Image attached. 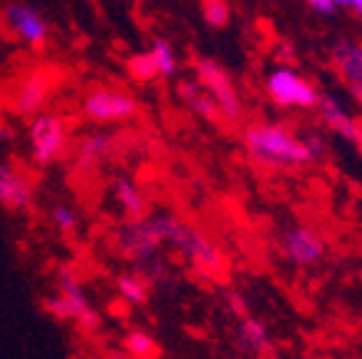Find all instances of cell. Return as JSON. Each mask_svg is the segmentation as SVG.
Wrapping results in <instances>:
<instances>
[{
  "instance_id": "1",
  "label": "cell",
  "mask_w": 362,
  "mask_h": 359,
  "mask_svg": "<svg viewBox=\"0 0 362 359\" xmlns=\"http://www.w3.org/2000/svg\"><path fill=\"white\" fill-rule=\"evenodd\" d=\"M242 146L259 166L300 169L312 166L325 156L322 141L317 136H297L282 124H249L242 131Z\"/></svg>"
},
{
  "instance_id": "2",
  "label": "cell",
  "mask_w": 362,
  "mask_h": 359,
  "mask_svg": "<svg viewBox=\"0 0 362 359\" xmlns=\"http://www.w3.org/2000/svg\"><path fill=\"white\" fill-rule=\"evenodd\" d=\"M164 236L174 252H179L184 257L189 266L199 269L206 276H219L226 269L224 252L216 247V242L211 236H206L204 231L194 229L187 221L176 219L171 213H164Z\"/></svg>"
},
{
  "instance_id": "3",
  "label": "cell",
  "mask_w": 362,
  "mask_h": 359,
  "mask_svg": "<svg viewBox=\"0 0 362 359\" xmlns=\"http://www.w3.org/2000/svg\"><path fill=\"white\" fill-rule=\"evenodd\" d=\"M58 289L43 299V309L53 319L61 322H76L83 329H96L101 324V314L90 307L88 294H86L83 284H81L78 274L74 269L63 266L56 274Z\"/></svg>"
},
{
  "instance_id": "4",
  "label": "cell",
  "mask_w": 362,
  "mask_h": 359,
  "mask_svg": "<svg viewBox=\"0 0 362 359\" xmlns=\"http://www.w3.org/2000/svg\"><path fill=\"white\" fill-rule=\"evenodd\" d=\"M25 134H28L30 158L40 169H48V166L58 163L71 146V131H68L66 118L58 116V113L43 111L33 116Z\"/></svg>"
},
{
  "instance_id": "5",
  "label": "cell",
  "mask_w": 362,
  "mask_h": 359,
  "mask_svg": "<svg viewBox=\"0 0 362 359\" xmlns=\"http://www.w3.org/2000/svg\"><path fill=\"white\" fill-rule=\"evenodd\" d=\"M81 113L86 121L96 126H116L139 116V101L134 93L124 88L98 86L81 98Z\"/></svg>"
},
{
  "instance_id": "6",
  "label": "cell",
  "mask_w": 362,
  "mask_h": 359,
  "mask_svg": "<svg viewBox=\"0 0 362 359\" xmlns=\"http://www.w3.org/2000/svg\"><path fill=\"white\" fill-rule=\"evenodd\" d=\"M194 78L209 90V95L216 101L221 121H226V124H239L242 121L244 116L242 95H239L229 71L221 63L211 61V58H197L194 61Z\"/></svg>"
},
{
  "instance_id": "7",
  "label": "cell",
  "mask_w": 362,
  "mask_h": 359,
  "mask_svg": "<svg viewBox=\"0 0 362 359\" xmlns=\"http://www.w3.org/2000/svg\"><path fill=\"white\" fill-rule=\"evenodd\" d=\"M264 90L272 98V103L279 108H302L310 111L320 101V90L315 88L310 78L300 76L292 68H277L272 71L264 81Z\"/></svg>"
},
{
  "instance_id": "8",
  "label": "cell",
  "mask_w": 362,
  "mask_h": 359,
  "mask_svg": "<svg viewBox=\"0 0 362 359\" xmlns=\"http://www.w3.org/2000/svg\"><path fill=\"white\" fill-rule=\"evenodd\" d=\"M166 244L164 236V213H153V216H141V219H131L124 229L119 231V247L126 257L136 261H151L161 247Z\"/></svg>"
},
{
  "instance_id": "9",
  "label": "cell",
  "mask_w": 362,
  "mask_h": 359,
  "mask_svg": "<svg viewBox=\"0 0 362 359\" xmlns=\"http://www.w3.org/2000/svg\"><path fill=\"white\" fill-rule=\"evenodd\" d=\"M58 86V73L53 68H33L23 76L11 95V111L16 116L33 118L43 113V108L51 101L53 90Z\"/></svg>"
},
{
  "instance_id": "10",
  "label": "cell",
  "mask_w": 362,
  "mask_h": 359,
  "mask_svg": "<svg viewBox=\"0 0 362 359\" xmlns=\"http://www.w3.org/2000/svg\"><path fill=\"white\" fill-rule=\"evenodd\" d=\"M279 252L297 269H312V266L322 264V259L327 257V242L312 226L292 224L279 236Z\"/></svg>"
},
{
  "instance_id": "11",
  "label": "cell",
  "mask_w": 362,
  "mask_h": 359,
  "mask_svg": "<svg viewBox=\"0 0 362 359\" xmlns=\"http://www.w3.org/2000/svg\"><path fill=\"white\" fill-rule=\"evenodd\" d=\"M35 201V186L30 176L13 161H0V208L25 211Z\"/></svg>"
},
{
  "instance_id": "12",
  "label": "cell",
  "mask_w": 362,
  "mask_h": 359,
  "mask_svg": "<svg viewBox=\"0 0 362 359\" xmlns=\"http://www.w3.org/2000/svg\"><path fill=\"white\" fill-rule=\"evenodd\" d=\"M6 25L30 48H43L48 40V20L35 8L13 3L6 8Z\"/></svg>"
},
{
  "instance_id": "13",
  "label": "cell",
  "mask_w": 362,
  "mask_h": 359,
  "mask_svg": "<svg viewBox=\"0 0 362 359\" xmlns=\"http://www.w3.org/2000/svg\"><path fill=\"white\" fill-rule=\"evenodd\" d=\"M332 66L339 73L342 83L362 103V45L339 40L332 48Z\"/></svg>"
},
{
  "instance_id": "14",
  "label": "cell",
  "mask_w": 362,
  "mask_h": 359,
  "mask_svg": "<svg viewBox=\"0 0 362 359\" xmlns=\"http://www.w3.org/2000/svg\"><path fill=\"white\" fill-rule=\"evenodd\" d=\"M116 136L108 131H93V134L83 136L76 148V169L78 171H93L101 163L116 153Z\"/></svg>"
},
{
  "instance_id": "15",
  "label": "cell",
  "mask_w": 362,
  "mask_h": 359,
  "mask_svg": "<svg viewBox=\"0 0 362 359\" xmlns=\"http://www.w3.org/2000/svg\"><path fill=\"white\" fill-rule=\"evenodd\" d=\"M176 95H179V101L189 108L197 118L206 121V124H219L221 121V113L216 101L209 95V90L204 88L197 78H187V81H179L176 86Z\"/></svg>"
},
{
  "instance_id": "16",
  "label": "cell",
  "mask_w": 362,
  "mask_h": 359,
  "mask_svg": "<svg viewBox=\"0 0 362 359\" xmlns=\"http://www.w3.org/2000/svg\"><path fill=\"white\" fill-rule=\"evenodd\" d=\"M317 116L327 126L332 134L342 136L347 139L350 143H355V136H357V118L347 111L342 103L329 93H320V101H317Z\"/></svg>"
},
{
  "instance_id": "17",
  "label": "cell",
  "mask_w": 362,
  "mask_h": 359,
  "mask_svg": "<svg viewBox=\"0 0 362 359\" xmlns=\"http://www.w3.org/2000/svg\"><path fill=\"white\" fill-rule=\"evenodd\" d=\"M111 196H113V204L121 208V213H126L129 219H141L146 216V194L136 179L131 176H116L111 181Z\"/></svg>"
},
{
  "instance_id": "18",
  "label": "cell",
  "mask_w": 362,
  "mask_h": 359,
  "mask_svg": "<svg viewBox=\"0 0 362 359\" xmlns=\"http://www.w3.org/2000/svg\"><path fill=\"white\" fill-rule=\"evenodd\" d=\"M237 344L244 354H252V357H262V354L269 352L272 347V337L269 329L262 324L255 317H239V326H237Z\"/></svg>"
},
{
  "instance_id": "19",
  "label": "cell",
  "mask_w": 362,
  "mask_h": 359,
  "mask_svg": "<svg viewBox=\"0 0 362 359\" xmlns=\"http://www.w3.org/2000/svg\"><path fill=\"white\" fill-rule=\"evenodd\" d=\"M116 292L129 307H141L148 299V279L136 271H124L116 276Z\"/></svg>"
},
{
  "instance_id": "20",
  "label": "cell",
  "mask_w": 362,
  "mask_h": 359,
  "mask_svg": "<svg viewBox=\"0 0 362 359\" xmlns=\"http://www.w3.org/2000/svg\"><path fill=\"white\" fill-rule=\"evenodd\" d=\"M124 349L134 359H156L158 352H161L156 337L148 334L146 329H131L124 337Z\"/></svg>"
},
{
  "instance_id": "21",
  "label": "cell",
  "mask_w": 362,
  "mask_h": 359,
  "mask_svg": "<svg viewBox=\"0 0 362 359\" xmlns=\"http://www.w3.org/2000/svg\"><path fill=\"white\" fill-rule=\"evenodd\" d=\"M126 73H129V78L136 81V83H151V81H156L158 68H156V61H153L151 51L134 53V56L126 61Z\"/></svg>"
},
{
  "instance_id": "22",
  "label": "cell",
  "mask_w": 362,
  "mask_h": 359,
  "mask_svg": "<svg viewBox=\"0 0 362 359\" xmlns=\"http://www.w3.org/2000/svg\"><path fill=\"white\" fill-rule=\"evenodd\" d=\"M151 56L156 61V68H158V76L161 78H171L176 73V68H179V58H176L174 48H171L169 40L164 38H156L151 45Z\"/></svg>"
},
{
  "instance_id": "23",
  "label": "cell",
  "mask_w": 362,
  "mask_h": 359,
  "mask_svg": "<svg viewBox=\"0 0 362 359\" xmlns=\"http://www.w3.org/2000/svg\"><path fill=\"white\" fill-rule=\"evenodd\" d=\"M48 219H51V226L61 234H74L78 229V211H76L71 204H53L51 211H48Z\"/></svg>"
},
{
  "instance_id": "24",
  "label": "cell",
  "mask_w": 362,
  "mask_h": 359,
  "mask_svg": "<svg viewBox=\"0 0 362 359\" xmlns=\"http://www.w3.org/2000/svg\"><path fill=\"white\" fill-rule=\"evenodd\" d=\"M202 13L209 28H226L229 18H232L226 0H202Z\"/></svg>"
},
{
  "instance_id": "25",
  "label": "cell",
  "mask_w": 362,
  "mask_h": 359,
  "mask_svg": "<svg viewBox=\"0 0 362 359\" xmlns=\"http://www.w3.org/2000/svg\"><path fill=\"white\" fill-rule=\"evenodd\" d=\"M226 304H229V312H234L237 317H244V314H247V302H244L242 294L229 292V294H226Z\"/></svg>"
},
{
  "instance_id": "26",
  "label": "cell",
  "mask_w": 362,
  "mask_h": 359,
  "mask_svg": "<svg viewBox=\"0 0 362 359\" xmlns=\"http://www.w3.org/2000/svg\"><path fill=\"white\" fill-rule=\"evenodd\" d=\"M307 6H310L312 11L322 13V16H332V13L337 11L334 0H307Z\"/></svg>"
},
{
  "instance_id": "27",
  "label": "cell",
  "mask_w": 362,
  "mask_h": 359,
  "mask_svg": "<svg viewBox=\"0 0 362 359\" xmlns=\"http://www.w3.org/2000/svg\"><path fill=\"white\" fill-rule=\"evenodd\" d=\"M13 141H16V129L0 118V143H13Z\"/></svg>"
},
{
  "instance_id": "28",
  "label": "cell",
  "mask_w": 362,
  "mask_h": 359,
  "mask_svg": "<svg viewBox=\"0 0 362 359\" xmlns=\"http://www.w3.org/2000/svg\"><path fill=\"white\" fill-rule=\"evenodd\" d=\"M355 143L360 146V151H362V118H357V136H355Z\"/></svg>"
},
{
  "instance_id": "29",
  "label": "cell",
  "mask_w": 362,
  "mask_h": 359,
  "mask_svg": "<svg viewBox=\"0 0 362 359\" xmlns=\"http://www.w3.org/2000/svg\"><path fill=\"white\" fill-rule=\"evenodd\" d=\"M350 8H352V11L357 13V16L362 18V0H350Z\"/></svg>"
},
{
  "instance_id": "30",
  "label": "cell",
  "mask_w": 362,
  "mask_h": 359,
  "mask_svg": "<svg viewBox=\"0 0 362 359\" xmlns=\"http://www.w3.org/2000/svg\"><path fill=\"white\" fill-rule=\"evenodd\" d=\"M334 6H342V8H350V0H334Z\"/></svg>"
}]
</instances>
